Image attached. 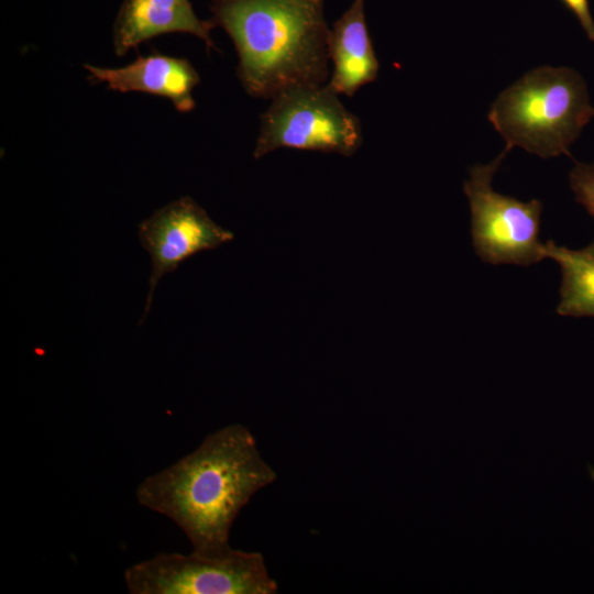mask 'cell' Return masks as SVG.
I'll use <instances>...</instances> for the list:
<instances>
[{
    "mask_svg": "<svg viewBox=\"0 0 594 594\" xmlns=\"http://www.w3.org/2000/svg\"><path fill=\"white\" fill-rule=\"evenodd\" d=\"M594 117L585 80L570 67L540 66L503 90L488 120L505 140L542 158L569 155Z\"/></svg>",
    "mask_w": 594,
    "mask_h": 594,
    "instance_id": "obj_3",
    "label": "cell"
},
{
    "mask_svg": "<svg viewBox=\"0 0 594 594\" xmlns=\"http://www.w3.org/2000/svg\"><path fill=\"white\" fill-rule=\"evenodd\" d=\"M212 19H200L189 0H123L112 26V47L117 56L153 37L168 33L190 34L207 50H217Z\"/></svg>",
    "mask_w": 594,
    "mask_h": 594,
    "instance_id": "obj_9",
    "label": "cell"
},
{
    "mask_svg": "<svg viewBox=\"0 0 594 594\" xmlns=\"http://www.w3.org/2000/svg\"><path fill=\"white\" fill-rule=\"evenodd\" d=\"M211 19L232 41L245 92L271 100L330 77L324 0H208Z\"/></svg>",
    "mask_w": 594,
    "mask_h": 594,
    "instance_id": "obj_2",
    "label": "cell"
},
{
    "mask_svg": "<svg viewBox=\"0 0 594 594\" xmlns=\"http://www.w3.org/2000/svg\"><path fill=\"white\" fill-rule=\"evenodd\" d=\"M276 477L253 433L231 424L209 433L174 464L146 476L135 496L143 507L174 521L193 550L218 552L230 548V530L241 509Z\"/></svg>",
    "mask_w": 594,
    "mask_h": 594,
    "instance_id": "obj_1",
    "label": "cell"
},
{
    "mask_svg": "<svg viewBox=\"0 0 594 594\" xmlns=\"http://www.w3.org/2000/svg\"><path fill=\"white\" fill-rule=\"evenodd\" d=\"M569 177L576 201L594 218V164L576 163Z\"/></svg>",
    "mask_w": 594,
    "mask_h": 594,
    "instance_id": "obj_12",
    "label": "cell"
},
{
    "mask_svg": "<svg viewBox=\"0 0 594 594\" xmlns=\"http://www.w3.org/2000/svg\"><path fill=\"white\" fill-rule=\"evenodd\" d=\"M578 18L587 37L594 42V20L588 0H561Z\"/></svg>",
    "mask_w": 594,
    "mask_h": 594,
    "instance_id": "obj_13",
    "label": "cell"
},
{
    "mask_svg": "<svg viewBox=\"0 0 594 594\" xmlns=\"http://www.w3.org/2000/svg\"><path fill=\"white\" fill-rule=\"evenodd\" d=\"M365 0H352L329 32L328 52L332 65L327 85L339 96H354L377 79L380 63L365 19Z\"/></svg>",
    "mask_w": 594,
    "mask_h": 594,
    "instance_id": "obj_10",
    "label": "cell"
},
{
    "mask_svg": "<svg viewBox=\"0 0 594 594\" xmlns=\"http://www.w3.org/2000/svg\"><path fill=\"white\" fill-rule=\"evenodd\" d=\"M132 594H274L278 586L262 553L228 548L218 552L157 553L123 573Z\"/></svg>",
    "mask_w": 594,
    "mask_h": 594,
    "instance_id": "obj_5",
    "label": "cell"
},
{
    "mask_svg": "<svg viewBox=\"0 0 594 594\" xmlns=\"http://www.w3.org/2000/svg\"><path fill=\"white\" fill-rule=\"evenodd\" d=\"M546 258L561 271L557 312L569 317H594V241L582 249H569L547 241Z\"/></svg>",
    "mask_w": 594,
    "mask_h": 594,
    "instance_id": "obj_11",
    "label": "cell"
},
{
    "mask_svg": "<svg viewBox=\"0 0 594 594\" xmlns=\"http://www.w3.org/2000/svg\"><path fill=\"white\" fill-rule=\"evenodd\" d=\"M507 152L504 150L488 164L471 167L464 182L472 241L486 263L528 266L546 258V245L539 239L542 204L538 199L520 201L494 190L493 177Z\"/></svg>",
    "mask_w": 594,
    "mask_h": 594,
    "instance_id": "obj_6",
    "label": "cell"
},
{
    "mask_svg": "<svg viewBox=\"0 0 594 594\" xmlns=\"http://www.w3.org/2000/svg\"><path fill=\"white\" fill-rule=\"evenodd\" d=\"M138 237L151 257V275L144 312L145 319L157 284L187 258L215 250L234 239V233L217 224L191 197L168 202L140 222Z\"/></svg>",
    "mask_w": 594,
    "mask_h": 594,
    "instance_id": "obj_7",
    "label": "cell"
},
{
    "mask_svg": "<svg viewBox=\"0 0 594 594\" xmlns=\"http://www.w3.org/2000/svg\"><path fill=\"white\" fill-rule=\"evenodd\" d=\"M339 97L327 84L296 87L273 97L260 117L253 157L260 160L279 148L355 154L363 142L361 121Z\"/></svg>",
    "mask_w": 594,
    "mask_h": 594,
    "instance_id": "obj_4",
    "label": "cell"
},
{
    "mask_svg": "<svg viewBox=\"0 0 594 594\" xmlns=\"http://www.w3.org/2000/svg\"><path fill=\"white\" fill-rule=\"evenodd\" d=\"M87 78L103 84L113 91L142 92L168 99L182 113L195 108L194 89L200 76L186 58L153 52L139 55L130 64L117 67H99L85 64Z\"/></svg>",
    "mask_w": 594,
    "mask_h": 594,
    "instance_id": "obj_8",
    "label": "cell"
}]
</instances>
